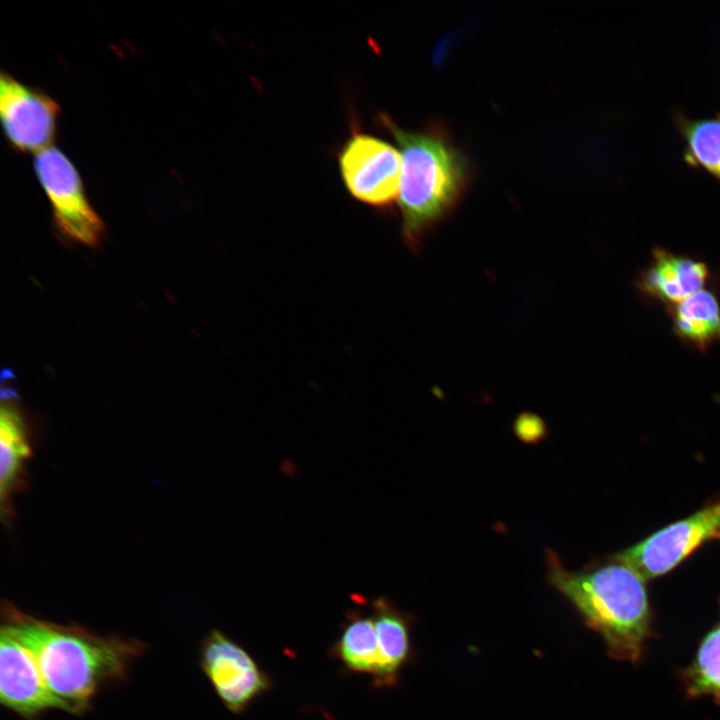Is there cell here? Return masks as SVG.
Returning a JSON list of instances; mask_svg holds the SVG:
<instances>
[{
    "label": "cell",
    "mask_w": 720,
    "mask_h": 720,
    "mask_svg": "<svg viewBox=\"0 0 720 720\" xmlns=\"http://www.w3.org/2000/svg\"><path fill=\"white\" fill-rule=\"evenodd\" d=\"M2 625L28 649L62 710L88 709L105 684L126 677L130 662L144 649L138 640L100 636L77 625H59L2 606Z\"/></svg>",
    "instance_id": "cell-1"
},
{
    "label": "cell",
    "mask_w": 720,
    "mask_h": 720,
    "mask_svg": "<svg viewBox=\"0 0 720 720\" xmlns=\"http://www.w3.org/2000/svg\"><path fill=\"white\" fill-rule=\"evenodd\" d=\"M547 579L604 640L608 654L636 662L652 630L646 580L612 557L581 570H568L553 551L546 553Z\"/></svg>",
    "instance_id": "cell-2"
},
{
    "label": "cell",
    "mask_w": 720,
    "mask_h": 720,
    "mask_svg": "<svg viewBox=\"0 0 720 720\" xmlns=\"http://www.w3.org/2000/svg\"><path fill=\"white\" fill-rule=\"evenodd\" d=\"M380 120L401 153L399 206L403 233L408 243L416 246L424 232L459 199L467 177L466 162L438 132L404 130L384 115Z\"/></svg>",
    "instance_id": "cell-3"
},
{
    "label": "cell",
    "mask_w": 720,
    "mask_h": 720,
    "mask_svg": "<svg viewBox=\"0 0 720 720\" xmlns=\"http://www.w3.org/2000/svg\"><path fill=\"white\" fill-rule=\"evenodd\" d=\"M710 541H720V494L613 557L651 580L671 572Z\"/></svg>",
    "instance_id": "cell-4"
},
{
    "label": "cell",
    "mask_w": 720,
    "mask_h": 720,
    "mask_svg": "<svg viewBox=\"0 0 720 720\" xmlns=\"http://www.w3.org/2000/svg\"><path fill=\"white\" fill-rule=\"evenodd\" d=\"M36 176L47 195L57 229L68 239L97 245L104 224L91 206L80 174L59 148L49 146L34 159Z\"/></svg>",
    "instance_id": "cell-5"
},
{
    "label": "cell",
    "mask_w": 720,
    "mask_h": 720,
    "mask_svg": "<svg viewBox=\"0 0 720 720\" xmlns=\"http://www.w3.org/2000/svg\"><path fill=\"white\" fill-rule=\"evenodd\" d=\"M400 151L374 135L354 131L338 153L339 172L346 190L373 207L389 206L400 189Z\"/></svg>",
    "instance_id": "cell-6"
},
{
    "label": "cell",
    "mask_w": 720,
    "mask_h": 720,
    "mask_svg": "<svg viewBox=\"0 0 720 720\" xmlns=\"http://www.w3.org/2000/svg\"><path fill=\"white\" fill-rule=\"evenodd\" d=\"M200 667L223 705L243 713L272 686L254 658L223 632L211 630L200 645Z\"/></svg>",
    "instance_id": "cell-7"
},
{
    "label": "cell",
    "mask_w": 720,
    "mask_h": 720,
    "mask_svg": "<svg viewBox=\"0 0 720 720\" xmlns=\"http://www.w3.org/2000/svg\"><path fill=\"white\" fill-rule=\"evenodd\" d=\"M59 112L57 102L40 89L1 72V124L9 144L16 150L33 152L47 148L55 137Z\"/></svg>",
    "instance_id": "cell-8"
},
{
    "label": "cell",
    "mask_w": 720,
    "mask_h": 720,
    "mask_svg": "<svg viewBox=\"0 0 720 720\" xmlns=\"http://www.w3.org/2000/svg\"><path fill=\"white\" fill-rule=\"evenodd\" d=\"M0 632L1 704L26 719L49 709H62L28 649L4 625Z\"/></svg>",
    "instance_id": "cell-9"
},
{
    "label": "cell",
    "mask_w": 720,
    "mask_h": 720,
    "mask_svg": "<svg viewBox=\"0 0 720 720\" xmlns=\"http://www.w3.org/2000/svg\"><path fill=\"white\" fill-rule=\"evenodd\" d=\"M709 276L704 262L656 247L652 261L639 273L636 287L643 296L668 309L701 290Z\"/></svg>",
    "instance_id": "cell-10"
},
{
    "label": "cell",
    "mask_w": 720,
    "mask_h": 720,
    "mask_svg": "<svg viewBox=\"0 0 720 720\" xmlns=\"http://www.w3.org/2000/svg\"><path fill=\"white\" fill-rule=\"evenodd\" d=\"M371 609L378 643V667L372 682L377 688L393 687L413 658L412 620L385 596L373 600Z\"/></svg>",
    "instance_id": "cell-11"
},
{
    "label": "cell",
    "mask_w": 720,
    "mask_h": 720,
    "mask_svg": "<svg viewBox=\"0 0 720 720\" xmlns=\"http://www.w3.org/2000/svg\"><path fill=\"white\" fill-rule=\"evenodd\" d=\"M667 311L674 335L689 348L705 353L720 344V302L711 289H701Z\"/></svg>",
    "instance_id": "cell-12"
},
{
    "label": "cell",
    "mask_w": 720,
    "mask_h": 720,
    "mask_svg": "<svg viewBox=\"0 0 720 720\" xmlns=\"http://www.w3.org/2000/svg\"><path fill=\"white\" fill-rule=\"evenodd\" d=\"M331 653L345 670L369 675L372 679L378 667L377 633L372 615L350 611Z\"/></svg>",
    "instance_id": "cell-13"
},
{
    "label": "cell",
    "mask_w": 720,
    "mask_h": 720,
    "mask_svg": "<svg viewBox=\"0 0 720 720\" xmlns=\"http://www.w3.org/2000/svg\"><path fill=\"white\" fill-rule=\"evenodd\" d=\"M673 122L685 143L684 162L720 182V112L713 117L695 119L677 110L673 112Z\"/></svg>",
    "instance_id": "cell-14"
},
{
    "label": "cell",
    "mask_w": 720,
    "mask_h": 720,
    "mask_svg": "<svg viewBox=\"0 0 720 720\" xmlns=\"http://www.w3.org/2000/svg\"><path fill=\"white\" fill-rule=\"evenodd\" d=\"M31 449L21 415L11 405H3L0 413V496L2 507L23 471Z\"/></svg>",
    "instance_id": "cell-15"
},
{
    "label": "cell",
    "mask_w": 720,
    "mask_h": 720,
    "mask_svg": "<svg viewBox=\"0 0 720 720\" xmlns=\"http://www.w3.org/2000/svg\"><path fill=\"white\" fill-rule=\"evenodd\" d=\"M683 680L690 696H711L720 703V618L701 641Z\"/></svg>",
    "instance_id": "cell-16"
},
{
    "label": "cell",
    "mask_w": 720,
    "mask_h": 720,
    "mask_svg": "<svg viewBox=\"0 0 720 720\" xmlns=\"http://www.w3.org/2000/svg\"><path fill=\"white\" fill-rule=\"evenodd\" d=\"M514 431L517 437L525 443H537L546 434L543 420L531 413L521 414L515 421Z\"/></svg>",
    "instance_id": "cell-17"
}]
</instances>
